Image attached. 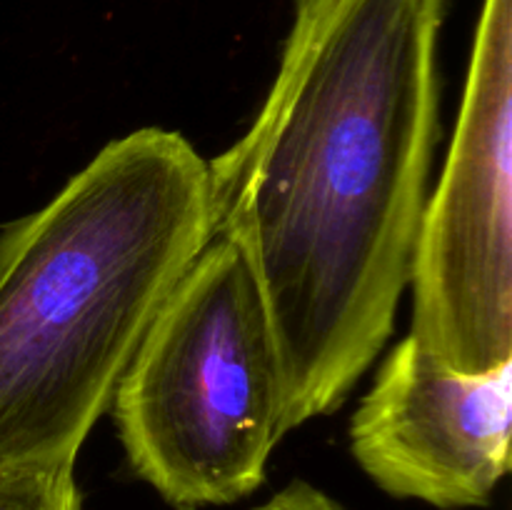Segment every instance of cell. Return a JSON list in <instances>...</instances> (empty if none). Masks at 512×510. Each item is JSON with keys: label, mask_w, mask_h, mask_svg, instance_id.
I'll return each instance as SVG.
<instances>
[{"label": "cell", "mask_w": 512, "mask_h": 510, "mask_svg": "<svg viewBox=\"0 0 512 510\" xmlns=\"http://www.w3.org/2000/svg\"><path fill=\"white\" fill-rule=\"evenodd\" d=\"M0 510H83L75 463L0 465Z\"/></svg>", "instance_id": "6"}, {"label": "cell", "mask_w": 512, "mask_h": 510, "mask_svg": "<svg viewBox=\"0 0 512 510\" xmlns=\"http://www.w3.org/2000/svg\"><path fill=\"white\" fill-rule=\"evenodd\" d=\"M210 238L208 163L163 128L108 143L0 230V465L78 460Z\"/></svg>", "instance_id": "2"}, {"label": "cell", "mask_w": 512, "mask_h": 510, "mask_svg": "<svg viewBox=\"0 0 512 510\" xmlns=\"http://www.w3.org/2000/svg\"><path fill=\"white\" fill-rule=\"evenodd\" d=\"M130 470L178 510L263 485L283 438V368L248 260L213 235L155 315L113 395Z\"/></svg>", "instance_id": "3"}, {"label": "cell", "mask_w": 512, "mask_h": 510, "mask_svg": "<svg viewBox=\"0 0 512 510\" xmlns=\"http://www.w3.org/2000/svg\"><path fill=\"white\" fill-rule=\"evenodd\" d=\"M453 0H295L253 125L208 163L213 235L253 270L283 433L338 410L393 333L440 135Z\"/></svg>", "instance_id": "1"}, {"label": "cell", "mask_w": 512, "mask_h": 510, "mask_svg": "<svg viewBox=\"0 0 512 510\" xmlns=\"http://www.w3.org/2000/svg\"><path fill=\"white\" fill-rule=\"evenodd\" d=\"M512 363L455 373L413 335L383 360L350 423V450L393 498L483 508L510 470Z\"/></svg>", "instance_id": "5"}, {"label": "cell", "mask_w": 512, "mask_h": 510, "mask_svg": "<svg viewBox=\"0 0 512 510\" xmlns=\"http://www.w3.org/2000/svg\"><path fill=\"white\" fill-rule=\"evenodd\" d=\"M253 510H345L335 498H330L325 490L305 483V480H293L285 488H280L273 498L260 503Z\"/></svg>", "instance_id": "7"}, {"label": "cell", "mask_w": 512, "mask_h": 510, "mask_svg": "<svg viewBox=\"0 0 512 510\" xmlns=\"http://www.w3.org/2000/svg\"><path fill=\"white\" fill-rule=\"evenodd\" d=\"M410 288V335L435 363L468 375L512 363V0H483Z\"/></svg>", "instance_id": "4"}]
</instances>
